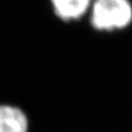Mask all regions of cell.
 Instances as JSON below:
<instances>
[{"instance_id":"cell-1","label":"cell","mask_w":132,"mask_h":132,"mask_svg":"<svg viewBox=\"0 0 132 132\" xmlns=\"http://www.w3.org/2000/svg\"><path fill=\"white\" fill-rule=\"evenodd\" d=\"M89 14L96 30H120L132 23V4L129 0H94Z\"/></svg>"},{"instance_id":"cell-3","label":"cell","mask_w":132,"mask_h":132,"mask_svg":"<svg viewBox=\"0 0 132 132\" xmlns=\"http://www.w3.org/2000/svg\"><path fill=\"white\" fill-rule=\"evenodd\" d=\"M28 121L26 113L18 107L0 106V132H28Z\"/></svg>"},{"instance_id":"cell-2","label":"cell","mask_w":132,"mask_h":132,"mask_svg":"<svg viewBox=\"0 0 132 132\" xmlns=\"http://www.w3.org/2000/svg\"><path fill=\"white\" fill-rule=\"evenodd\" d=\"M94 0H50L51 7L57 18L64 22L81 19L89 13Z\"/></svg>"}]
</instances>
